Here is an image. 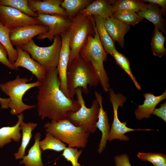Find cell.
Masks as SVG:
<instances>
[{"label":"cell","instance_id":"15","mask_svg":"<svg viewBox=\"0 0 166 166\" xmlns=\"http://www.w3.org/2000/svg\"><path fill=\"white\" fill-rule=\"evenodd\" d=\"M18 53L17 58L13 65L16 68L19 67L25 68L34 74L38 81L42 82L47 71L37 61L32 58L29 53L20 47H16Z\"/></svg>","mask_w":166,"mask_h":166},{"label":"cell","instance_id":"32","mask_svg":"<svg viewBox=\"0 0 166 166\" xmlns=\"http://www.w3.org/2000/svg\"><path fill=\"white\" fill-rule=\"evenodd\" d=\"M0 6L12 7L31 17L36 18L38 16V14L29 8L28 0H0Z\"/></svg>","mask_w":166,"mask_h":166},{"label":"cell","instance_id":"3","mask_svg":"<svg viewBox=\"0 0 166 166\" xmlns=\"http://www.w3.org/2000/svg\"><path fill=\"white\" fill-rule=\"evenodd\" d=\"M94 30V34L88 37L79 54L91 64L103 91L108 92L110 89L109 79L104 66V62L107 59V54L100 41L95 25Z\"/></svg>","mask_w":166,"mask_h":166},{"label":"cell","instance_id":"31","mask_svg":"<svg viewBox=\"0 0 166 166\" xmlns=\"http://www.w3.org/2000/svg\"><path fill=\"white\" fill-rule=\"evenodd\" d=\"M112 56L114 58L116 63L129 76L136 88L138 90H140L141 89V87L136 81V78L132 73L129 61L128 59L123 54L118 52L116 49L113 51Z\"/></svg>","mask_w":166,"mask_h":166},{"label":"cell","instance_id":"22","mask_svg":"<svg viewBox=\"0 0 166 166\" xmlns=\"http://www.w3.org/2000/svg\"><path fill=\"white\" fill-rule=\"evenodd\" d=\"M41 133L38 132L34 135V143L25 155L20 161V164H24L25 166H44L42 159V149L39 145Z\"/></svg>","mask_w":166,"mask_h":166},{"label":"cell","instance_id":"5","mask_svg":"<svg viewBox=\"0 0 166 166\" xmlns=\"http://www.w3.org/2000/svg\"><path fill=\"white\" fill-rule=\"evenodd\" d=\"M29 81L26 77H20L18 74L14 80L0 84V89L10 99L9 108L10 113L12 115H18L25 110L36 106L26 105L22 101L23 97L28 90L34 87H38L41 84V82L38 81L28 83Z\"/></svg>","mask_w":166,"mask_h":166},{"label":"cell","instance_id":"27","mask_svg":"<svg viewBox=\"0 0 166 166\" xmlns=\"http://www.w3.org/2000/svg\"><path fill=\"white\" fill-rule=\"evenodd\" d=\"M10 30L4 26L0 22V42L6 49L8 60L13 65L17 58L18 53L10 41L9 34Z\"/></svg>","mask_w":166,"mask_h":166},{"label":"cell","instance_id":"1","mask_svg":"<svg viewBox=\"0 0 166 166\" xmlns=\"http://www.w3.org/2000/svg\"><path fill=\"white\" fill-rule=\"evenodd\" d=\"M60 81L57 68L47 71L38 87L37 107L42 120L47 118L58 121L66 119L80 107L77 100L67 97L60 89Z\"/></svg>","mask_w":166,"mask_h":166},{"label":"cell","instance_id":"39","mask_svg":"<svg viewBox=\"0 0 166 166\" xmlns=\"http://www.w3.org/2000/svg\"><path fill=\"white\" fill-rule=\"evenodd\" d=\"M10 99L8 98H3L0 97V104L2 109H7L9 108Z\"/></svg>","mask_w":166,"mask_h":166},{"label":"cell","instance_id":"38","mask_svg":"<svg viewBox=\"0 0 166 166\" xmlns=\"http://www.w3.org/2000/svg\"><path fill=\"white\" fill-rule=\"evenodd\" d=\"M144 2H148L150 3L156 4L162 7L161 13L162 15H164L166 13V0H144Z\"/></svg>","mask_w":166,"mask_h":166},{"label":"cell","instance_id":"6","mask_svg":"<svg viewBox=\"0 0 166 166\" xmlns=\"http://www.w3.org/2000/svg\"><path fill=\"white\" fill-rule=\"evenodd\" d=\"M75 93L80 107L77 111L69 114L66 119L75 126L82 128L86 133H93L97 128L96 123L100 109L99 103L96 99L92 101L91 107L88 108L83 97L82 89L77 88Z\"/></svg>","mask_w":166,"mask_h":166},{"label":"cell","instance_id":"24","mask_svg":"<svg viewBox=\"0 0 166 166\" xmlns=\"http://www.w3.org/2000/svg\"><path fill=\"white\" fill-rule=\"evenodd\" d=\"M38 124L34 122L26 123L23 121L20 125L22 130V142L17 152L14 153L15 159H22L25 155V151L32 136V132L37 127Z\"/></svg>","mask_w":166,"mask_h":166},{"label":"cell","instance_id":"8","mask_svg":"<svg viewBox=\"0 0 166 166\" xmlns=\"http://www.w3.org/2000/svg\"><path fill=\"white\" fill-rule=\"evenodd\" d=\"M52 44L47 47L37 45L33 39L21 48L30 54L32 58L41 65L46 71L57 68L62 40L60 36L54 37Z\"/></svg>","mask_w":166,"mask_h":166},{"label":"cell","instance_id":"28","mask_svg":"<svg viewBox=\"0 0 166 166\" xmlns=\"http://www.w3.org/2000/svg\"><path fill=\"white\" fill-rule=\"evenodd\" d=\"M165 37L162 32L155 27L151 42L153 54L160 58L166 55V50L164 47Z\"/></svg>","mask_w":166,"mask_h":166},{"label":"cell","instance_id":"35","mask_svg":"<svg viewBox=\"0 0 166 166\" xmlns=\"http://www.w3.org/2000/svg\"><path fill=\"white\" fill-rule=\"evenodd\" d=\"M8 56L6 49L0 42V62L12 70H18L19 68H16L10 62L7 57Z\"/></svg>","mask_w":166,"mask_h":166},{"label":"cell","instance_id":"23","mask_svg":"<svg viewBox=\"0 0 166 166\" xmlns=\"http://www.w3.org/2000/svg\"><path fill=\"white\" fill-rule=\"evenodd\" d=\"M95 27L102 45L107 54L111 56L116 49L114 41L105 29L104 25V18L97 15L93 16Z\"/></svg>","mask_w":166,"mask_h":166},{"label":"cell","instance_id":"9","mask_svg":"<svg viewBox=\"0 0 166 166\" xmlns=\"http://www.w3.org/2000/svg\"><path fill=\"white\" fill-rule=\"evenodd\" d=\"M109 99L112 103L113 110V119L108 140L110 142L114 139L128 141L129 138L125 134L130 132L138 130H153L150 129H134L127 127L126 122H121L118 117L119 107H122L127 100V98L123 94H116L114 90L110 88L109 91Z\"/></svg>","mask_w":166,"mask_h":166},{"label":"cell","instance_id":"20","mask_svg":"<svg viewBox=\"0 0 166 166\" xmlns=\"http://www.w3.org/2000/svg\"><path fill=\"white\" fill-rule=\"evenodd\" d=\"M18 121L12 127H4L0 128V148L11 142L12 141L18 142L20 140L22 134L20 132V125L24 119L22 113L17 115Z\"/></svg>","mask_w":166,"mask_h":166},{"label":"cell","instance_id":"12","mask_svg":"<svg viewBox=\"0 0 166 166\" xmlns=\"http://www.w3.org/2000/svg\"><path fill=\"white\" fill-rule=\"evenodd\" d=\"M48 30V27L42 24L19 27L10 30V38L13 46L21 47L33 37Z\"/></svg>","mask_w":166,"mask_h":166},{"label":"cell","instance_id":"37","mask_svg":"<svg viewBox=\"0 0 166 166\" xmlns=\"http://www.w3.org/2000/svg\"><path fill=\"white\" fill-rule=\"evenodd\" d=\"M152 114L162 119L166 122V102L160 105L159 108L155 109Z\"/></svg>","mask_w":166,"mask_h":166},{"label":"cell","instance_id":"7","mask_svg":"<svg viewBox=\"0 0 166 166\" xmlns=\"http://www.w3.org/2000/svg\"><path fill=\"white\" fill-rule=\"evenodd\" d=\"M94 26L93 16H85L79 13L72 19V23L68 30L70 49L69 62L79 54L89 36L94 34Z\"/></svg>","mask_w":166,"mask_h":166},{"label":"cell","instance_id":"36","mask_svg":"<svg viewBox=\"0 0 166 166\" xmlns=\"http://www.w3.org/2000/svg\"><path fill=\"white\" fill-rule=\"evenodd\" d=\"M115 166H132L128 154L124 153L116 156L114 157Z\"/></svg>","mask_w":166,"mask_h":166},{"label":"cell","instance_id":"13","mask_svg":"<svg viewBox=\"0 0 166 166\" xmlns=\"http://www.w3.org/2000/svg\"><path fill=\"white\" fill-rule=\"evenodd\" d=\"M61 37L62 45L57 69L60 81V89L67 97L69 98L66 80L67 69L70 53V34L68 31L61 35Z\"/></svg>","mask_w":166,"mask_h":166},{"label":"cell","instance_id":"25","mask_svg":"<svg viewBox=\"0 0 166 166\" xmlns=\"http://www.w3.org/2000/svg\"><path fill=\"white\" fill-rule=\"evenodd\" d=\"M150 6L143 1L138 0H112L113 13L120 10H131L137 13L146 9Z\"/></svg>","mask_w":166,"mask_h":166},{"label":"cell","instance_id":"4","mask_svg":"<svg viewBox=\"0 0 166 166\" xmlns=\"http://www.w3.org/2000/svg\"><path fill=\"white\" fill-rule=\"evenodd\" d=\"M44 127L47 133L66 143L68 147L84 148L86 146L90 134L82 128L75 126L67 119L48 121Z\"/></svg>","mask_w":166,"mask_h":166},{"label":"cell","instance_id":"11","mask_svg":"<svg viewBox=\"0 0 166 166\" xmlns=\"http://www.w3.org/2000/svg\"><path fill=\"white\" fill-rule=\"evenodd\" d=\"M0 22L10 29L41 24L36 18L29 16L12 7L0 6Z\"/></svg>","mask_w":166,"mask_h":166},{"label":"cell","instance_id":"34","mask_svg":"<svg viewBox=\"0 0 166 166\" xmlns=\"http://www.w3.org/2000/svg\"><path fill=\"white\" fill-rule=\"evenodd\" d=\"M82 152V150H78L77 148L66 147L62 155L67 161L70 162L73 166H81L78 160Z\"/></svg>","mask_w":166,"mask_h":166},{"label":"cell","instance_id":"30","mask_svg":"<svg viewBox=\"0 0 166 166\" xmlns=\"http://www.w3.org/2000/svg\"><path fill=\"white\" fill-rule=\"evenodd\" d=\"M112 17L124 23L134 26L143 19L136 13L127 10H122L116 11L113 13Z\"/></svg>","mask_w":166,"mask_h":166},{"label":"cell","instance_id":"10","mask_svg":"<svg viewBox=\"0 0 166 166\" xmlns=\"http://www.w3.org/2000/svg\"><path fill=\"white\" fill-rule=\"evenodd\" d=\"M36 18L41 24L48 28L47 32L38 36L37 39L41 40L47 39L51 42L55 37L61 36L68 31L72 23V19L60 15L38 14Z\"/></svg>","mask_w":166,"mask_h":166},{"label":"cell","instance_id":"17","mask_svg":"<svg viewBox=\"0 0 166 166\" xmlns=\"http://www.w3.org/2000/svg\"><path fill=\"white\" fill-rule=\"evenodd\" d=\"M143 96L144 98L143 104L137 105L138 108L134 112L136 118L139 120L150 117L157 105L166 98V90L158 96H156L152 93H144Z\"/></svg>","mask_w":166,"mask_h":166},{"label":"cell","instance_id":"18","mask_svg":"<svg viewBox=\"0 0 166 166\" xmlns=\"http://www.w3.org/2000/svg\"><path fill=\"white\" fill-rule=\"evenodd\" d=\"M104 25L111 37L121 48L124 45V37L129 30L130 25L124 23L112 16L104 18Z\"/></svg>","mask_w":166,"mask_h":166},{"label":"cell","instance_id":"40","mask_svg":"<svg viewBox=\"0 0 166 166\" xmlns=\"http://www.w3.org/2000/svg\"><path fill=\"white\" fill-rule=\"evenodd\" d=\"M154 166H166V163L161 164H153Z\"/></svg>","mask_w":166,"mask_h":166},{"label":"cell","instance_id":"33","mask_svg":"<svg viewBox=\"0 0 166 166\" xmlns=\"http://www.w3.org/2000/svg\"><path fill=\"white\" fill-rule=\"evenodd\" d=\"M138 157L142 161H148L153 164L166 163V155L161 153L139 152Z\"/></svg>","mask_w":166,"mask_h":166},{"label":"cell","instance_id":"2","mask_svg":"<svg viewBox=\"0 0 166 166\" xmlns=\"http://www.w3.org/2000/svg\"><path fill=\"white\" fill-rule=\"evenodd\" d=\"M66 80L69 97L71 99H74L77 88H81L82 93L88 94V86H97L99 83L92 65L79 54L68 63Z\"/></svg>","mask_w":166,"mask_h":166},{"label":"cell","instance_id":"29","mask_svg":"<svg viewBox=\"0 0 166 166\" xmlns=\"http://www.w3.org/2000/svg\"><path fill=\"white\" fill-rule=\"evenodd\" d=\"M39 145L43 151L50 150L60 152L66 147L64 143L49 133H46L45 138L40 141Z\"/></svg>","mask_w":166,"mask_h":166},{"label":"cell","instance_id":"26","mask_svg":"<svg viewBox=\"0 0 166 166\" xmlns=\"http://www.w3.org/2000/svg\"><path fill=\"white\" fill-rule=\"evenodd\" d=\"M93 0H64L61 4L65 10L68 18L72 19L81 10L85 8Z\"/></svg>","mask_w":166,"mask_h":166},{"label":"cell","instance_id":"14","mask_svg":"<svg viewBox=\"0 0 166 166\" xmlns=\"http://www.w3.org/2000/svg\"><path fill=\"white\" fill-rule=\"evenodd\" d=\"M62 0H28V6L37 14L57 15L67 17L65 10L61 6Z\"/></svg>","mask_w":166,"mask_h":166},{"label":"cell","instance_id":"16","mask_svg":"<svg viewBox=\"0 0 166 166\" xmlns=\"http://www.w3.org/2000/svg\"><path fill=\"white\" fill-rule=\"evenodd\" d=\"M94 94L100 105L96 126L102 133L101 139L97 150L98 152L100 154L106 148L111 128L107 112L103 108L102 96L96 90L95 91Z\"/></svg>","mask_w":166,"mask_h":166},{"label":"cell","instance_id":"19","mask_svg":"<svg viewBox=\"0 0 166 166\" xmlns=\"http://www.w3.org/2000/svg\"><path fill=\"white\" fill-rule=\"evenodd\" d=\"M112 0L93 1L79 12L85 16L97 15L105 19L112 16Z\"/></svg>","mask_w":166,"mask_h":166},{"label":"cell","instance_id":"21","mask_svg":"<svg viewBox=\"0 0 166 166\" xmlns=\"http://www.w3.org/2000/svg\"><path fill=\"white\" fill-rule=\"evenodd\" d=\"M146 9L139 11L137 14L140 16L152 22L162 33H166L165 20L163 18L161 9L156 4L150 3Z\"/></svg>","mask_w":166,"mask_h":166}]
</instances>
